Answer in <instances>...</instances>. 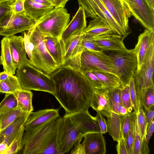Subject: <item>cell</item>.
I'll use <instances>...</instances> for the list:
<instances>
[{"label":"cell","instance_id":"10","mask_svg":"<svg viewBox=\"0 0 154 154\" xmlns=\"http://www.w3.org/2000/svg\"><path fill=\"white\" fill-rule=\"evenodd\" d=\"M112 58L117 70V76L123 85H127L133 77L137 67L136 56L133 49L126 51H113Z\"/></svg>","mask_w":154,"mask_h":154},{"label":"cell","instance_id":"24","mask_svg":"<svg viewBox=\"0 0 154 154\" xmlns=\"http://www.w3.org/2000/svg\"><path fill=\"white\" fill-rule=\"evenodd\" d=\"M83 36L84 32L73 36L64 44L61 42L63 52L64 65L66 64L77 54Z\"/></svg>","mask_w":154,"mask_h":154},{"label":"cell","instance_id":"44","mask_svg":"<svg viewBox=\"0 0 154 154\" xmlns=\"http://www.w3.org/2000/svg\"><path fill=\"white\" fill-rule=\"evenodd\" d=\"M133 112L123 116L122 123V137L125 139L130 129Z\"/></svg>","mask_w":154,"mask_h":154},{"label":"cell","instance_id":"39","mask_svg":"<svg viewBox=\"0 0 154 154\" xmlns=\"http://www.w3.org/2000/svg\"><path fill=\"white\" fill-rule=\"evenodd\" d=\"M129 86L132 106L135 114L137 115L139 110V104L135 89L134 79L133 77L127 84Z\"/></svg>","mask_w":154,"mask_h":154},{"label":"cell","instance_id":"26","mask_svg":"<svg viewBox=\"0 0 154 154\" xmlns=\"http://www.w3.org/2000/svg\"><path fill=\"white\" fill-rule=\"evenodd\" d=\"M0 59L4 71L10 75H14L16 69L11 52L9 37H5L1 40Z\"/></svg>","mask_w":154,"mask_h":154},{"label":"cell","instance_id":"55","mask_svg":"<svg viewBox=\"0 0 154 154\" xmlns=\"http://www.w3.org/2000/svg\"><path fill=\"white\" fill-rule=\"evenodd\" d=\"M35 2L41 4L50 6H53L51 0H31Z\"/></svg>","mask_w":154,"mask_h":154},{"label":"cell","instance_id":"18","mask_svg":"<svg viewBox=\"0 0 154 154\" xmlns=\"http://www.w3.org/2000/svg\"><path fill=\"white\" fill-rule=\"evenodd\" d=\"M82 143L85 154H105L106 142L101 132H91L84 136Z\"/></svg>","mask_w":154,"mask_h":154},{"label":"cell","instance_id":"37","mask_svg":"<svg viewBox=\"0 0 154 154\" xmlns=\"http://www.w3.org/2000/svg\"><path fill=\"white\" fill-rule=\"evenodd\" d=\"M130 129L125 139L128 154H133V142L135 129V119L136 115L133 112Z\"/></svg>","mask_w":154,"mask_h":154},{"label":"cell","instance_id":"13","mask_svg":"<svg viewBox=\"0 0 154 154\" xmlns=\"http://www.w3.org/2000/svg\"><path fill=\"white\" fill-rule=\"evenodd\" d=\"M119 26L128 35L131 32L128 25L132 15L124 0H100Z\"/></svg>","mask_w":154,"mask_h":154},{"label":"cell","instance_id":"21","mask_svg":"<svg viewBox=\"0 0 154 154\" xmlns=\"http://www.w3.org/2000/svg\"><path fill=\"white\" fill-rule=\"evenodd\" d=\"M31 113H26L16 119L11 124L0 131V143H6L9 146L18 134Z\"/></svg>","mask_w":154,"mask_h":154},{"label":"cell","instance_id":"1","mask_svg":"<svg viewBox=\"0 0 154 154\" xmlns=\"http://www.w3.org/2000/svg\"><path fill=\"white\" fill-rule=\"evenodd\" d=\"M50 75L54 85L53 95L65 114L88 109L94 88L80 72L65 64Z\"/></svg>","mask_w":154,"mask_h":154},{"label":"cell","instance_id":"56","mask_svg":"<svg viewBox=\"0 0 154 154\" xmlns=\"http://www.w3.org/2000/svg\"><path fill=\"white\" fill-rule=\"evenodd\" d=\"M10 75H11L5 71L0 72V81L5 79Z\"/></svg>","mask_w":154,"mask_h":154},{"label":"cell","instance_id":"57","mask_svg":"<svg viewBox=\"0 0 154 154\" xmlns=\"http://www.w3.org/2000/svg\"><path fill=\"white\" fill-rule=\"evenodd\" d=\"M150 6L154 8V0H146Z\"/></svg>","mask_w":154,"mask_h":154},{"label":"cell","instance_id":"35","mask_svg":"<svg viewBox=\"0 0 154 154\" xmlns=\"http://www.w3.org/2000/svg\"><path fill=\"white\" fill-rule=\"evenodd\" d=\"M24 131V126L9 145L6 154H16L22 149V140Z\"/></svg>","mask_w":154,"mask_h":154},{"label":"cell","instance_id":"14","mask_svg":"<svg viewBox=\"0 0 154 154\" xmlns=\"http://www.w3.org/2000/svg\"><path fill=\"white\" fill-rule=\"evenodd\" d=\"M65 115L70 118L84 135L89 133L100 132V126L95 117L90 114L88 109Z\"/></svg>","mask_w":154,"mask_h":154},{"label":"cell","instance_id":"15","mask_svg":"<svg viewBox=\"0 0 154 154\" xmlns=\"http://www.w3.org/2000/svg\"><path fill=\"white\" fill-rule=\"evenodd\" d=\"M86 17L84 9L79 6L75 15L62 33L60 40L62 44L65 43L73 36L84 32L87 28Z\"/></svg>","mask_w":154,"mask_h":154},{"label":"cell","instance_id":"20","mask_svg":"<svg viewBox=\"0 0 154 154\" xmlns=\"http://www.w3.org/2000/svg\"><path fill=\"white\" fill-rule=\"evenodd\" d=\"M10 48L15 69L28 62L29 60L24 46V39L21 36L13 35L9 37Z\"/></svg>","mask_w":154,"mask_h":154},{"label":"cell","instance_id":"12","mask_svg":"<svg viewBox=\"0 0 154 154\" xmlns=\"http://www.w3.org/2000/svg\"><path fill=\"white\" fill-rule=\"evenodd\" d=\"M133 16L146 29L154 31V8L146 0H124Z\"/></svg>","mask_w":154,"mask_h":154},{"label":"cell","instance_id":"51","mask_svg":"<svg viewBox=\"0 0 154 154\" xmlns=\"http://www.w3.org/2000/svg\"><path fill=\"white\" fill-rule=\"evenodd\" d=\"M147 123V129L149 126L152 120L154 119V111L152 109L148 110H143Z\"/></svg>","mask_w":154,"mask_h":154},{"label":"cell","instance_id":"60","mask_svg":"<svg viewBox=\"0 0 154 154\" xmlns=\"http://www.w3.org/2000/svg\"></svg>","mask_w":154,"mask_h":154},{"label":"cell","instance_id":"6","mask_svg":"<svg viewBox=\"0 0 154 154\" xmlns=\"http://www.w3.org/2000/svg\"><path fill=\"white\" fill-rule=\"evenodd\" d=\"M154 67V36L140 69L136 70L134 75L135 89L138 103L143 107L145 94L149 88H154L153 74Z\"/></svg>","mask_w":154,"mask_h":154},{"label":"cell","instance_id":"50","mask_svg":"<svg viewBox=\"0 0 154 154\" xmlns=\"http://www.w3.org/2000/svg\"><path fill=\"white\" fill-rule=\"evenodd\" d=\"M112 111L122 116H124L130 113L127 109L122 104H118L112 106Z\"/></svg>","mask_w":154,"mask_h":154},{"label":"cell","instance_id":"42","mask_svg":"<svg viewBox=\"0 0 154 154\" xmlns=\"http://www.w3.org/2000/svg\"><path fill=\"white\" fill-rule=\"evenodd\" d=\"M108 91L109 103L111 109L112 106L113 105L118 104H122L121 99L120 87Z\"/></svg>","mask_w":154,"mask_h":154},{"label":"cell","instance_id":"33","mask_svg":"<svg viewBox=\"0 0 154 154\" xmlns=\"http://www.w3.org/2000/svg\"><path fill=\"white\" fill-rule=\"evenodd\" d=\"M17 99L13 94L6 93L0 103V113H3L17 107Z\"/></svg>","mask_w":154,"mask_h":154},{"label":"cell","instance_id":"28","mask_svg":"<svg viewBox=\"0 0 154 154\" xmlns=\"http://www.w3.org/2000/svg\"><path fill=\"white\" fill-rule=\"evenodd\" d=\"M123 116L112 111L109 117L107 118L108 131L114 141L118 142L122 137V123Z\"/></svg>","mask_w":154,"mask_h":154},{"label":"cell","instance_id":"41","mask_svg":"<svg viewBox=\"0 0 154 154\" xmlns=\"http://www.w3.org/2000/svg\"><path fill=\"white\" fill-rule=\"evenodd\" d=\"M142 142V139L137 125L136 116L135 119V129L133 154H140Z\"/></svg>","mask_w":154,"mask_h":154},{"label":"cell","instance_id":"16","mask_svg":"<svg viewBox=\"0 0 154 154\" xmlns=\"http://www.w3.org/2000/svg\"><path fill=\"white\" fill-rule=\"evenodd\" d=\"M59 117V109H47L32 112L25 124V131L30 130L49 121Z\"/></svg>","mask_w":154,"mask_h":154},{"label":"cell","instance_id":"30","mask_svg":"<svg viewBox=\"0 0 154 154\" xmlns=\"http://www.w3.org/2000/svg\"><path fill=\"white\" fill-rule=\"evenodd\" d=\"M14 94L17 101L18 108L25 112H32L33 110L32 105L33 93L31 90L22 88Z\"/></svg>","mask_w":154,"mask_h":154},{"label":"cell","instance_id":"23","mask_svg":"<svg viewBox=\"0 0 154 154\" xmlns=\"http://www.w3.org/2000/svg\"><path fill=\"white\" fill-rule=\"evenodd\" d=\"M24 8L26 14L37 22L54 8L53 6L41 4L31 0H25Z\"/></svg>","mask_w":154,"mask_h":154},{"label":"cell","instance_id":"31","mask_svg":"<svg viewBox=\"0 0 154 154\" xmlns=\"http://www.w3.org/2000/svg\"><path fill=\"white\" fill-rule=\"evenodd\" d=\"M22 88L16 75H10L5 79L0 81L1 93L14 94Z\"/></svg>","mask_w":154,"mask_h":154},{"label":"cell","instance_id":"38","mask_svg":"<svg viewBox=\"0 0 154 154\" xmlns=\"http://www.w3.org/2000/svg\"><path fill=\"white\" fill-rule=\"evenodd\" d=\"M81 72L84 75L94 89L105 91V87L102 82L90 70H87Z\"/></svg>","mask_w":154,"mask_h":154},{"label":"cell","instance_id":"4","mask_svg":"<svg viewBox=\"0 0 154 154\" xmlns=\"http://www.w3.org/2000/svg\"><path fill=\"white\" fill-rule=\"evenodd\" d=\"M66 64L81 72L97 69L117 76V69L112 57L102 51H83L77 54Z\"/></svg>","mask_w":154,"mask_h":154},{"label":"cell","instance_id":"43","mask_svg":"<svg viewBox=\"0 0 154 154\" xmlns=\"http://www.w3.org/2000/svg\"><path fill=\"white\" fill-rule=\"evenodd\" d=\"M154 88H149L146 92L143 101V110H148L154 106Z\"/></svg>","mask_w":154,"mask_h":154},{"label":"cell","instance_id":"25","mask_svg":"<svg viewBox=\"0 0 154 154\" xmlns=\"http://www.w3.org/2000/svg\"><path fill=\"white\" fill-rule=\"evenodd\" d=\"M45 41L47 49L59 67L63 65L64 57L60 40L50 36H45Z\"/></svg>","mask_w":154,"mask_h":154},{"label":"cell","instance_id":"9","mask_svg":"<svg viewBox=\"0 0 154 154\" xmlns=\"http://www.w3.org/2000/svg\"><path fill=\"white\" fill-rule=\"evenodd\" d=\"M37 23L28 16L25 12H9L0 18V35L9 37L30 30Z\"/></svg>","mask_w":154,"mask_h":154},{"label":"cell","instance_id":"40","mask_svg":"<svg viewBox=\"0 0 154 154\" xmlns=\"http://www.w3.org/2000/svg\"><path fill=\"white\" fill-rule=\"evenodd\" d=\"M85 50L95 51H101L97 47L91 38L85 36L84 35L81 46L77 54Z\"/></svg>","mask_w":154,"mask_h":154},{"label":"cell","instance_id":"59","mask_svg":"<svg viewBox=\"0 0 154 154\" xmlns=\"http://www.w3.org/2000/svg\"><path fill=\"white\" fill-rule=\"evenodd\" d=\"M1 64V60H0V65Z\"/></svg>","mask_w":154,"mask_h":154},{"label":"cell","instance_id":"11","mask_svg":"<svg viewBox=\"0 0 154 154\" xmlns=\"http://www.w3.org/2000/svg\"><path fill=\"white\" fill-rule=\"evenodd\" d=\"M79 130L70 118L64 115L59 128L57 142L61 154L68 153L79 139L84 137Z\"/></svg>","mask_w":154,"mask_h":154},{"label":"cell","instance_id":"53","mask_svg":"<svg viewBox=\"0 0 154 154\" xmlns=\"http://www.w3.org/2000/svg\"><path fill=\"white\" fill-rule=\"evenodd\" d=\"M54 8H64L67 2L69 0H51Z\"/></svg>","mask_w":154,"mask_h":154},{"label":"cell","instance_id":"34","mask_svg":"<svg viewBox=\"0 0 154 154\" xmlns=\"http://www.w3.org/2000/svg\"><path fill=\"white\" fill-rule=\"evenodd\" d=\"M139 104V110L137 116V125L142 140L146 138L147 125L143 107L140 103Z\"/></svg>","mask_w":154,"mask_h":154},{"label":"cell","instance_id":"32","mask_svg":"<svg viewBox=\"0 0 154 154\" xmlns=\"http://www.w3.org/2000/svg\"><path fill=\"white\" fill-rule=\"evenodd\" d=\"M26 113L28 112H24L17 107L6 112L0 113V131L5 128L19 116Z\"/></svg>","mask_w":154,"mask_h":154},{"label":"cell","instance_id":"8","mask_svg":"<svg viewBox=\"0 0 154 154\" xmlns=\"http://www.w3.org/2000/svg\"><path fill=\"white\" fill-rule=\"evenodd\" d=\"M84 9L86 17L102 20L112 30L114 34L124 39L128 35L119 26L100 0H78Z\"/></svg>","mask_w":154,"mask_h":154},{"label":"cell","instance_id":"52","mask_svg":"<svg viewBox=\"0 0 154 154\" xmlns=\"http://www.w3.org/2000/svg\"><path fill=\"white\" fill-rule=\"evenodd\" d=\"M154 131V119L152 120L149 126L147 128L146 136V142L148 144Z\"/></svg>","mask_w":154,"mask_h":154},{"label":"cell","instance_id":"47","mask_svg":"<svg viewBox=\"0 0 154 154\" xmlns=\"http://www.w3.org/2000/svg\"><path fill=\"white\" fill-rule=\"evenodd\" d=\"M100 129V132L104 134L108 131L106 121L103 116L99 113L97 112L95 117Z\"/></svg>","mask_w":154,"mask_h":154},{"label":"cell","instance_id":"49","mask_svg":"<svg viewBox=\"0 0 154 154\" xmlns=\"http://www.w3.org/2000/svg\"><path fill=\"white\" fill-rule=\"evenodd\" d=\"M12 1L0 3V18L8 12L11 11V5Z\"/></svg>","mask_w":154,"mask_h":154},{"label":"cell","instance_id":"5","mask_svg":"<svg viewBox=\"0 0 154 154\" xmlns=\"http://www.w3.org/2000/svg\"><path fill=\"white\" fill-rule=\"evenodd\" d=\"M17 69L16 76L22 89L54 94V85L50 75L35 68L28 62Z\"/></svg>","mask_w":154,"mask_h":154},{"label":"cell","instance_id":"22","mask_svg":"<svg viewBox=\"0 0 154 154\" xmlns=\"http://www.w3.org/2000/svg\"><path fill=\"white\" fill-rule=\"evenodd\" d=\"M154 36V31H151L146 29L139 36L137 42L133 49L137 61L136 70L140 69L149 47L151 39Z\"/></svg>","mask_w":154,"mask_h":154},{"label":"cell","instance_id":"54","mask_svg":"<svg viewBox=\"0 0 154 154\" xmlns=\"http://www.w3.org/2000/svg\"><path fill=\"white\" fill-rule=\"evenodd\" d=\"M9 145L5 142L0 143V154H6L8 149Z\"/></svg>","mask_w":154,"mask_h":154},{"label":"cell","instance_id":"17","mask_svg":"<svg viewBox=\"0 0 154 154\" xmlns=\"http://www.w3.org/2000/svg\"><path fill=\"white\" fill-rule=\"evenodd\" d=\"M90 37L94 41L97 47L103 51H122L128 50L123 42L124 39L121 36L111 34Z\"/></svg>","mask_w":154,"mask_h":154},{"label":"cell","instance_id":"7","mask_svg":"<svg viewBox=\"0 0 154 154\" xmlns=\"http://www.w3.org/2000/svg\"><path fill=\"white\" fill-rule=\"evenodd\" d=\"M70 18V14L66 8H54L42 17L36 26L45 35L60 40L62 33L69 23Z\"/></svg>","mask_w":154,"mask_h":154},{"label":"cell","instance_id":"2","mask_svg":"<svg viewBox=\"0 0 154 154\" xmlns=\"http://www.w3.org/2000/svg\"><path fill=\"white\" fill-rule=\"evenodd\" d=\"M62 117L49 121L30 130L23 136V154H61L57 142Z\"/></svg>","mask_w":154,"mask_h":154},{"label":"cell","instance_id":"46","mask_svg":"<svg viewBox=\"0 0 154 154\" xmlns=\"http://www.w3.org/2000/svg\"><path fill=\"white\" fill-rule=\"evenodd\" d=\"M83 137L78 140L74 143L71 149L70 154H85L83 146L81 141Z\"/></svg>","mask_w":154,"mask_h":154},{"label":"cell","instance_id":"3","mask_svg":"<svg viewBox=\"0 0 154 154\" xmlns=\"http://www.w3.org/2000/svg\"><path fill=\"white\" fill-rule=\"evenodd\" d=\"M29 32V38L24 39V46L29 58L28 62L35 68L50 75L60 67L48 51L45 41V35L36 25Z\"/></svg>","mask_w":154,"mask_h":154},{"label":"cell","instance_id":"36","mask_svg":"<svg viewBox=\"0 0 154 154\" xmlns=\"http://www.w3.org/2000/svg\"><path fill=\"white\" fill-rule=\"evenodd\" d=\"M122 102L123 105L131 113L133 110L130 94L129 86L128 84H122L120 87Z\"/></svg>","mask_w":154,"mask_h":154},{"label":"cell","instance_id":"48","mask_svg":"<svg viewBox=\"0 0 154 154\" xmlns=\"http://www.w3.org/2000/svg\"><path fill=\"white\" fill-rule=\"evenodd\" d=\"M116 150L118 154H128L127 151L125 139L121 138L118 142Z\"/></svg>","mask_w":154,"mask_h":154},{"label":"cell","instance_id":"19","mask_svg":"<svg viewBox=\"0 0 154 154\" xmlns=\"http://www.w3.org/2000/svg\"><path fill=\"white\" fill-rule=\"evenodd\" d=\"M90 107L103 116L109 117L112 111L109 103L108 91L94 89L90 101Z\"/></svg>","mask_w":154,"mask_h":154},{"label":"cell","instance_id":"27","mask_svg":"<svg viewBox=\"0 0 154 154\" xmlns=\"http://www.w3.org/2000/svg\"><path fill=\"white\" fill-rule=\"evenodd\" d=\"M111 34L116 35L102 20L97 18L91 20L84 32V35L90 37Z\"/></svg>","mask_w":154,"mask_h":154},{"label":"cell","instance_id":"58","mask_svg":"<svg viewBox=\"0 0 154 154\" xmlns=\"http://www.w3.org/2000/svg\"><path fill=\"white\" fill-rule=\"evenodd\" d=\"M13 0H0V3L6 2V1H11Z\"/></svg>","mask_w":154,"mask_h":154},{"label":"cell","instance_id":"45","mask_svg":"<svg viewBox=\"0 0 154 154\" xmlns=\"http://www.w3.org/2000/svg\"><path fill=\"white\" fill-rule=\"evenodd\" d=\"M25 0H13L11 5V11L15 13L25 12L24 4Z\"/></svg>","mask_w":154,"mask_h":154},{"label":"cell","instance_id":"29","mask_svg":"<svg viewBox=\"0 0 154 154\" xmlns=\"http://www.w3.org/2000/svg\"><path fill=\"white\" fill-rule=\"evenodd\" d=\"M95 75L103 84L105 91H110L120 87L122 84L116 75L97 69L90 70Z\"/></svg>","mask_w":154,"mask_h":154}]
</instances>
